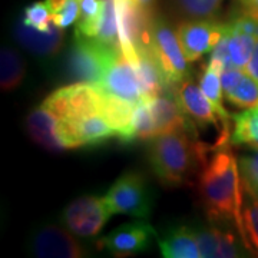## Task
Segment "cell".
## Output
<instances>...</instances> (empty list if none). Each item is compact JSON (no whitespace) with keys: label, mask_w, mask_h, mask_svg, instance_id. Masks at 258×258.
<instances>
[{"label":"cell","mask_w":258,"mask_h":258,"mask_svg":"<svg viewBox=\"0 0 258 258\" xmlns=\"http://www.w3.org/2000/svg\"><path fill=\"white\" fill-rule=\"evenodd\" d=\"M149 164L161 184L182 186L198 171V139L186 131H175L151 139Z\"/></svg>","instance_id":"3"},{"label":"cell","mask_w":258,"mask_h":258,"mask_svg":"<svg viewBox=\"0 0 258 258\" xmlns=\"http://www.w3.org/2000/svg\"><path fill=\"white\" fill-rule=\"evenodd\" d=\"M241 5V13H245L258 20V0H238Z\"/></svg>","instance_id":"31"},{"label":"cell","mask_w":258,"mask_h":258,"mask_svg":"<svg viewBox=\"0 0 258 258\" xmlns=\"http://www.w3.org/2000/svg\"><path fill=\"white\" fill-rule=\"evenodd\" d=\"M28 26L46 32L53 23V10H52V2L43 0V2H35L29 5L23 12L22 19Z\"/></svg>","instance_id":"28"},{"label":"cell","mask_w":258,"mask_h":258,"mask_svg":"<svg viewBox=\"0 0 258 258\" xmlns=\"http://www.w3.org/2000/svg\"><path fill=\"white\" fill-rule=\"evenodd\" d=\"M26 74V68L22 57L15 49L2 47L0 53V83L2 91L9 92L20 86Z\"/></svg>","instance_id":"21"},{"label":"cell","mask_w":258,"mask_h":258,"mask_svg":"<svg viewBox=\"0 0 258 258\" xmlns=\"http://www.w3.org/2000/svg\"><path fill=\"white\" fill-rule=\"evenodd\" d=\"M95 86L131 103H137L144 98L137 71L120 47L111 59L102 81Z\"/></svg>","instance_id":"9"},{"label":"cell","mask_w":258,"mask_h":258,"mask_svg":"<svg viewBox=\"0 0 258 258\" xmlns=\"http://www.w3.org/2000/svg\"><path fill=\"white\" fill-rule=\"evenodd\" d=\"M222 93L227 102L237 108L258 106V79L245 69H225L221 72Z\"/></svg>","instance_id":"16"},{"label":"cell","mask_w":258,"mask_h":258,"mask_svg":"<svg viewBox=\"0 0 258 258\" xmlns=\"http://www.w3.org/2000/svg\"><path fill=\"white\" fill-rule=\"evenodd\" d=\"M15 37L25 49L39 59H53L63 47V30L55 23L46 32L28 26L23 20L15 25Z\"/></svg>","instance_id":"13"},{"label":"cell","mask_w":258,"mask_h":258,"mask_svg":"<svg viewBox=\"0 0 258 258\" xmlns=\"http://www.w3.org/2000/svg\"><path fill=\"white\" fill-rule=\"evenodd\" d=\"M103 12V0H82L76 30L83 36L96 37Z\"/></svg>","instance_id":"24"},{"label":"cell","mask_w":258,"mask_h":258,"mask_svg":"<svg viewBox=\"0 0 258 258\" xmlns=\"http://www.w3.org/2000/svg\"><path fill=\"white\" fill-rule=\"evenodd\" d=\"M137 2L141 5V8H142V9H145L147 12H151V8H152L154 0H137Z\"/></svg>","instance_id":"34"},{"label":"cell","mask_w":258,"mask_h":258,"mask_svg":"<svg viewBox=\"0 0 258 258\" xmlns=\"http://www.w3.org/2000/svg\"><path fill=\"white\" fill-rule=\"evenodd\" d=\"M227 32V23L212 19H189L176 28V35L188 62L211 52Z\"/></svg>","instance_id":"8"},{"label":"cell","mask_w":258,"mask_h":258,"mask_svg":"<svg viewBox=\"0 0 258 258\" xmlns=\"http://www.w3.org/2000/svg\"><path fill=\"white\" fill-rule=\"evenodd\" d=\"M231 147V137H218L212 145L198 141L197 191L210 221L234 225L251 251L242 218L244 186Z\"/></svg>","instance_id":"1"},{"label":"cell","mask_w":258,"mask_h":258,"mask_svg":"<svg viewBox=\"0 0 258 258\" xmlns=\"http://www.w3.org/2000/svg\"><path fill=\"white\" fill-rule=\"evenodd\" d=\"M96 39L109 46H120L115 0H103V12H102Z\"/></svg>","instance_id":"25"},{"label":"cell","mask_w":258,"mask_h":258,"mask_svg":"<svg viewBox=\"0 0 258 258\" xmlns=\"http://www.w3.org/2000/svg\"><path fill=\"white\" fill-rule=\"evenodd\" d=\"M103 198L112 214H125L139 220L149 218L152 197L145 178L138 172H126L118 178Z\"/></svg>","instance_id":"6"},{"label":"cell","mask_w":258,"mask_h":258,"mask_svg":"<svg viewBox=\"0 0 258 258\" xmlns=\"http://www.w3.org/2000/svg\"><path fill=\"white\" fill-rule=\"evenodd\" d=\"M257 109H258V106H257Z\"/></svg>","instance_id":"35"},{"label":"cell","mask_w":258,"mask_h":258,"mask_svg":"<svg viewBox=\"0 0 258 258\" xmlns=\"http://www.w3.org/2000/svg\"><path fill=\"white\" fill-rule=\"evenodd\" d=\"M137 53V60L132 64L138 75L144 98H155L166 91H171L161 69V64L158 63L157 57L151 50L149 45L145 43L144 46L139 47Z\"/></svg>","instance_id":"17"},{"label":"cell","mask_w":258,"mask_h":258,"mask_svg":"<svg viewBox=\"0 0 258 258\" xmlns=\"http://www.w3.org/2000/svg\"><path fill=\"white\" fill-rule=\"evenodd\" d=\"M238 166L244 182H258V149H254L249 155H242L238 161Z\"/></svg>","instance_id":"30"},{"label":"cell","mask_w":258,"mask_h":258,"mask_svg":"<svg viewBox=\"0 0 258 258\" xmlns=\"http://www.w3.org/2000/svg\"><path fill=\"white\" fill-rule=\"evenodd\" d=\"M157 137V128L148 98H142L134 106L132 115V142L151 141Z\"/></svg>","instance_id":"23"},{"label":"cell","mask_w":258,"mask_h":258,"mask_svg":"<svg viewBox=\"0 0 258 258\" xmlns=\"http://www.w3.org/2000/svg\"><path fill=\"white\" fill-rule=\"evenodd\" d=\"M228 23L227 30V40H228V52H230L231 62L234 68L245 69L249 62V57L252 55V50L255 46V37L251 36L248 33L242 32L240 29Z\"/></svg>","instance_id":"22"},{"label":"cell","mask_w":258,"mask_h":258,"mask_svg":"<svg viewBox=\"0 0 258 258\" xmlns=\"http://www.w3.org/2000/svg\"><path fill=\"white\" fill-rule=\"evenodd\" d=\"M45 103L57 118L56 135L64 149L98 147L116 138L103 112V92L89 83H74L52 92Z\"/></svg>","instance_id":"2"},{"label":"cell","mask_w":258,"mask_h":258,"mask_svg":"<svg viewBox=\"0 0 258 258\" xmlns=\"http://www.w3.org/2000/svg\"><path fill=\"white\" fill-rule=\"evenodd\" d=\"M56 125H57V118H56L55 112L52 111L45 102H42L37 108L30 112L26 120L30 138L33 139L37 145L52 152L63 151L56 135Z\"/></svg>","instance_id":"18"},{"label":"cell","mask_w":258,"mask_h":258,"mask_svg":"<svg viewBox=\"0 0 258 258\" xmlns=\"http://www.w3.org/2000/svg\"><path fill=\"white\" fill-rule=\"evenodd\" d=\"M245 71L251 76H254L255 79H258V39L255 40V46H254L252 55L249 57V62L247 64V68H245Z\"/></svg>","instance_id":"32"},{"label":"cell","mask_w":258,"mask_h":258,"mask_svg":"<svg viewBox=\"0 0 258 258\" xmlns=\"http://www.w3.org/2000/svg\"><path fill=\"white\" fill-rule=\"evenodd\" d=\"M231 144L258 149V109L248 108L240 113H232Z\"/></svg>","instance_id":"20"},{"label":"cell","mask_w":258,"mask_h":258,"mask_svg":"<svg viewBox=\"0 0 258 258\" xmlns=\"http://www.w3.org/2000/svg\"><path fill=\"white\" fill-rule=\"evenodd\" d=\"M155 235V230L144 220L128 222L101 238L99 248L106 249L115 257H129L145 251Z\"/></svg>","instance_id":"11"},{"label":"cell","mask_w":258,"mask_h":258,"mask_svg":"<svg viewBox=\"0 0 258 258\" xmlns=\"http://www.w3.org/2000/svg\"><path fill=\"white\" fill-rule=\"evenodd\" d=\"M178 12L188 19H212L224 0H172Z\"/></svg>","instance_id":"26"},{"label":"cell","mask_w":258,"mask_h":258,"mask_svg":"<svg viewBox=\"0 0 258 258\" xmlns=\"http://www.w3.org/2000/svg\"><path fill=\"white\" fill-rule=\"evenodd\" d=\"M50 2H52L55 25L64 29L78 20L82 0H50Z\"/></svg>","instance_id":"29"},{"label":"cell","mask_w":258,"mask_h":258,"mask_svg":"<svg viewBox=\"0 0 258 258\" xmlns=\"http://www.w3.org/2000/svg\"><path fill=\"white\" fill-rule=\"evenodd\" d=\"M241 181H242V179H241ZM242 186L247 188L258 201V182H244V181H242Z\"/></svg>","instance_id":"33"},{"label":"cell","mask_w":258,"mask_h":258,"mask_svg":"<svg viewBox=\"0 0 258 258\" xmlns=\"http://www.w3.org/2000/svg\"><path fill=\"white\" fill-rule=\"evenodd\" d=\"M157 57L158 63L164 72L168 86L172 88L176 83L189 78L188 59L185 57L178 35L164 18L152 16L148 29V43Z\"/></svg>","instance_id":"5"},{"label":"cell","mask_w":258,"mask_h":258,"mask_svg":"<svg viewBox=\"0 0 258 258\" xmlns=\"http://www.w3.org/2000/svg\"><path fill=\"white\" fill-rule=\"evenodd\" d=\"M32 255L40 258H81L86 249L72 232L56 225H46L37 230L29 242Z\"/></svg>","instance_id":"10"},{"label":"cell","mask_w":258,"mask_h":258,"mask_svg":"<svg viewBox=\"0 0 258 258\" xmlns=\"http://www.w3.org/2000/svg\"><path fill=\"white\" fill-rule=\"evenodd\" d=\"M119 47L105 45L96 37L83 36L75 32L74 43L66 60L69 79L78 83L98 85Z\"/></svg>","instance_id":"4"},{"label":"cell","mask_w":258,"mask_h":258,"mask_svg":"<svg viewBox=\"0 0 258 258\" xmlns=\"http://www.w3.org/2000/svg\"><path fill=\"white\" fill-rule=\"evenodd\" d=\"M148 99L157 128V137L175 131H186L197 135V125L186 116L172 91H166Z\"/></svg>","instance_id":"14"},{"label":"cell","mask_w":258,"mask_h":258,"mask_svg":"<svg viewBox=\"0 0 258 258\" xmlns=\"http://www.w3.org/2000/svg\"><path fill=\"white\" fill-rule=\"evenodd\" d=\"M172 92L176 96L181 108L186 113V116L192 120L197 126L207 128L212 125L214 128L220 131V135H221V120L218 118L210 99L201 89V86H198L194 82L191 76L176 83L172 88Z\"/></svg>","instance_id":"12"},{"label":"cell","mask_w":258,"mask_h":258,"mask_svg":"<svg viewBox=\"0 0 258 258\" xmlns=\"http://www.w3.org/2000/svg\"><path fill=\"white\" fill-rule=\"evenodd\" d=\"M201 254L205 258H234L242 257L245 244L231 231L221 230L215 225L194 228Z\"/></svg>","instance_id":"15"},{"label":"cell","mask_w":258,"mask_h":258,"mask_svg":"<svg viewBox=\"0 0 258 258\" xmlns=\"http://www.w3.org/2000/svg\"><path fill=\"white\" fill-rule=\"evenodd\" d=\"M244 228L251 251L258 252V201L255 197L244 188V204H242Z\"/></svg>","instance_id":"27"},{"label":"cell","mask_w":258,"mask_h":258,"mask_svg":"<svg viewBox=\"0 0 258 258\" xmlns=\"http://www.w3.org/2000/svg\"><path fill=\"white\" fill-rule=\"evenodd\" d=\"M112 215L105 198L82 195L64 208L60 221L75 235L89 238L101 232Z\"/></svg>","instance_id":"7"},{"label":"cell","mask_w":258,"mask_h":258,"mask_svg":"<svg viewBox=\"0 0 258 258\" xmlns=\"http://www.w3.org/2000/svg\"><path fill=\"white\" fill-rule=\"evenodd\" d=\"M158 247L162 257L166 258L203 257L194 228L191 227H176L168 230L161 238H158Z\"/></svg>","instance_id":"19"}]
</instances>
